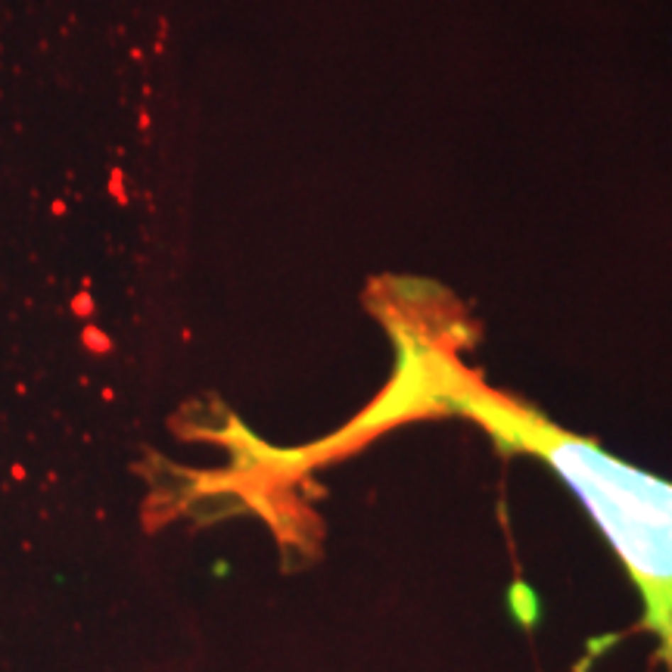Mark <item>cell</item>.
I'll list each match as a JSON object with an SVG mask.
<instances>
[{"label": "cell", "instance_id": "1", "mask_svg": "<svg viewBox=\"0 0 672 672\" xmlns=\"http://www.w3.org/2000/svg\"><path fill=\"white\" fill-rule=\"evenodd\" d=\"M424 411L473 420L501 451L536 455L570 485L632 576L644 604L641 629L660 638V657L672 672V483L607 455L585 436L566 433L536 408L498 395L439 346L399 334L395 380L352 433Z\"/></svg>", "mask_w": 672, "mask_h": 672}]
</instances>
